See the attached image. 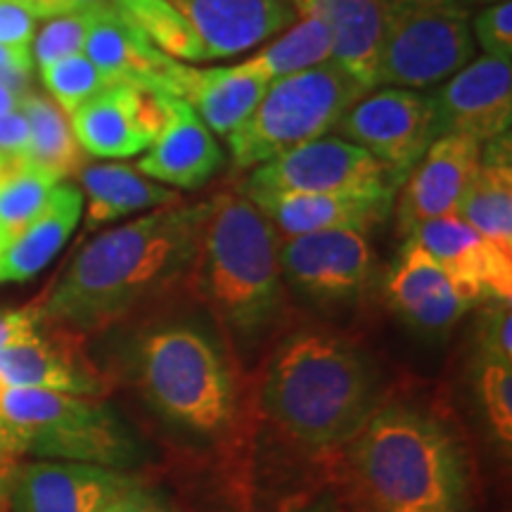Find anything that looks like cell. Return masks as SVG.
<instances>
[{
	"mask_svg": "<svg viewBox=\"0 0 512 512\" xmlns=\"http://www.w3.org/2000/svg\"><path fill=\"white\" fill-rule=\"evenodd\" d=\"M384 399L387 384L373 354L332 328L287 330L261 368V413L309 453L342 448Z\"/></svg>",
	"mask_w": 512,
	"mask_h": 512,
	"instance_id": "277c9868",
	"label": "cell"
},
{
	"mask_svg": "<svg viewBox=\"0 0 512 512\" xmlns=\"http://www.w3.org/2000/svg\"><path fill=\"white\" fill-rule=\"evenodd\" d=\"M105 512H178L169 498L150 489L145 482H140L128 489L124 496L117 498Z\"/></svg>",
	"mask_w": 512,
	"mask_h": 512,
	"instance_id": "74e56055",
	"label": "cell"
},
{
	"mask_svg": "<svg viewBox=\"0 0 512 512\" xmlns=\"http://www.w3.org/2000/svg\"><path fill=\"white\" fill-rule=\"evenodd\" d=\"M164 55L178 62H202L200 38L171 0H112Z\"/></svg>",
	"mask_w": 512,
	"mask_h": 512,
	"instance_id": "f546056e",
	"label": "cell"
},
{
	"mask_svg": "<svg viewBox=\"0 0 512 512\" xmlns=\"http://www.w3.org/2000/svg\"><path fill=\"white\" fill-rule=\"evenodd\" d=\"M69 117L81 150L102 159H124L147 150L164 124L159 95L124 81H112Z\"/></svg>",
	"mask_w": 512,
	"mask_h": 512,
	"instance_id": "9a60e30c",
	"label": "cell"
},
{
	"mask_svg": "<svg viewBox=\"0 0 512 512\" xmlns=\"http://www.w3.org/2000/svg\"><path fill=\"white\" fill-rule=\"evenodd\" d=\"M41 79L64 114H72L76 107L112 83L83 53H74L43 67Z\"/></svg>",
	"mask_w": 512,
	"mask_h": 512,
	"instance_id": "d6a6232c",
	"label": "cell"
},
{
	"mask_svg": "<svg viewBox=\"0 0 512 512\" xmlns=\"http://www.w3.org/2000/svg\"><path fill=\"white\" fill-rule=\"evenodd\" d=\"M143 482L138 472L67 460H22L12 475L5 512H105Z\"/></svg>",
	"mask_w": 512,
	"mask_h": 512,
	"instance_id": "4fadbf2b",
	"label": "cell"
},
{
	"mask_svg": "<svg viewBox=\"0 0 512 512\" xmlns=\"http://www.w3.org/2000/svg\"><path fill=\"white\" fill-rule=\"evenodd\" d=\"M209 214L211 200H178L102 230L38 299L43 320L88 337L138 316L188 283Z\"/></svg>",
	"mask_w": 512,
	"mask_h": 512,
	"instance_id": "6da1fadb",
	"label": "cell"
},
{
	"mask_svg": "<svg viewBox=\"0 0 512 512\" xmlns=\"http://www.w3.org/2000/svg\"><path fill=\"white\" fill-rule=\"evenodd\" d=\"M349 140L387 166L403 183L437 140V110L432 95L415 88L384 86L358 98L335 126Z\"/></svg>",
	"mask_w": 512,
	"mask_h": 512,
	"instance_id": "8fae6325",
	"label": "cell"
},
{
	"mask_svg": "<svg viewBox=\"0 0 512 512\" xmlns=\"http://www.w3.org/2000/svg\"><path fill=\"white\" fill-rule=\"evenodd\" d=\"M266 88L268 81L256 76L245 62L214 69L185 64L181 98L188 100L211 133L228 138L252 117Z\"/></svg>",
	"mask_w": 512,
	"mask_h": 512,
	"instance_id": "d4e9b609",
	"label": "cell"
},
{
	"mask_svg": "<svg viewBox=\"0 0 512 512\" xmlns=\"http://www.w3.org/2000/svg\"><path fill=\"white\" fill-rule=\"evenodd\" d=\"M83 211V192L72 183H57L46 207L8 247L0 249V283H27L60 252Z\"/></svg>",
	"mask_w": 512,
	"mask_h": 512,
	"instance_id": "484cf974",
	"label": "cell"
},
{
	"mask_svg": "<svg viewBox=\"0 0 512 512\" xmlns=\"http://www.w3.org/2000/svg\"><path fill=\"white\" fill-rule=\"evenodd\" d=\"M19 112L29 124V162L55 181L79 174L86 152L76 140L72 124L46 95L27 91L19 98Z\"/></svg>",
	"mask_w": 512,
	"mask_h": 512,
	"instance_id": "83f0119b",
	"label": "cell"
},
{
	"mask_svg": "<svg viewBox=\"0 0 512 512\" xmlns=\"http://www.w3.org/2000/svg\"><path fill=\"white\" fill-rule=\"evenodd\" d=\"M332 57V36L323 19L299 15L297 22L278 41L268 43L259 53L247 57L245 64L264 81H278L304 69L323 64Z\"/></svg>",
	"mask_w": 512,
	"mask_h": 512,
	"instance_id": "f1b7e54d",
	"label": "cell"
},
{
	"mask_svg": "<svg viewBox=\"0 0 512 512\" xmlns=\"http://www.w3.org/2000/svg\"><path fill=\"white\" fill-rule=\"evenodd\" d=\"M81 185L88 197L86 228L95 230L107 223L126 219L131 214L166 207L181 200L176 190L150 181L136 166L126 164H95L79 171Z\"/></svg>",
	"mask_w": 512,
	"mask_h": 512,
	"instance_id": "4316f807",
	"label": "cell"
},
{
	"mask_svg": "<svg viewBox=\"0 0 512 512\" xmlns=\"http://www.w3.org/2000/svg\"><path fill=\"white\" fill-rule=\"evenodd\" d=\"M389 311L422 337H444L484 299L453 280L427 249L406 240L399 259L384 275Z\"/></svg>",
	"mask_w": 512,
	"mask_h": 512,
	"instance_id": "7c38bea8",
	"label": "cell"
},
{
	"mask_svg": "<svg viewBox=\"0 0 512 512\" xmlns=\"http://www.w3.org/2000/svg\"><path fill=\"white\" fill-rule=\"evenodd\" d=\"M287 292L320 311L354 309L377 283V254L361 230H320L280 240Z\"/></svg>",
	"mask_w": 512,
	"mask_h": 512,
	"instance_id": "9c48e42d",
	"label": "cell"
},
{
	"mask_svg": "<svg viewBox=\"0 0 512 512\" xmlns=\"http://www.w3.org/2000/svg\"><path fill=\"white\" fill-rule=\"evenodd\" d=\"M467 226L512 256V143L503 133L482 145L475 174L460 192L456 211Z\"/></svg>",
	"mask_w": 512,
	"mask_h": 512,
	"instance_id": "cb8c5ba5",
	"label": "cell"
},
{
	"mask_svg": "<svg viewBox=\"0 0 512 512\" xmlns=\"http://www.w3.org/2000/svg\"><path fill=\"white\" fill-rule=\"evenodd\" d=\"M91 17L93 8L50 19L46 27L41 29V34L34 36V53H31V57L36 60L38 69L74 53H83Z\"/></svg>",
	"mask_w": 512,
	"mask_h": 512,
	"instance_id": "836d02e7",
	"label": "cell"
},
{
	"mask_svg": "<svg viewBox=\"0 0 512 512\" xmlns=\"http://www.w3.org/2000/svg\"><path fill=\"white\" fill-rule=\"evenodd\" d=\"M0 425L22 456L105 465L138 472L145 451L105 396L53 389L8 387L0 382Z\"/></svg>",
	"mask_w": 512,
	"mask_h": 512,
	"instance_id": "8992f818",
	"label": "cell"
},
{
	"mask_svg": "<svg viewBox=\"0 0 512 512\" xmlns=\"http://www.w3.org/2000/svg\"><path fill=\"white\" fill-rule=\"evenodd\" d=\"M408 240L427 249L453 280L479 294L484 302L512 299V256L491 245L458 214L422 223Z\"/></svg>",
	"mask_w": 512,
	"mask_h": 512,
	"instance_id": "7402d4cb",
	"label": "cell"
},
{
	"mask_svg": "<svg viewBox=\"0 0 512 512\" xmlns=\"http://www.w3.org/2000/svg\"><path fill=\"white\" fill-rule=\"evenodd\" d=\"M83 339L86 337L43 320L34 335L0 349V382L8 387L105 396L110 382L86 354Z\"/></svg>",
	"mask_w": 512,
	"mask_h": 512,
	"instance_id": "5bb4252c",
	"label": "cell"
},
{
	"mask_svg": "<svg viewBox=\"0 0 512 512\" xmlns=\"http://www.w3.org/2000/svg\"><path fill=\"white\" fill-rule=\"evenodd\" d=\"M287 512H347V510H344V505L339 503L335 496H320L311 503L294 505V508L287 510Z\"/></svg>",
	"mask_w": 512,
	"mask_h": 512,
	"instance_id": "60d3db41",
	"label": "cell"
},
{
	"mask_svg": "<svg viewBox=\"0 0 512 512\" xmlns=\"http://www.w3.org/2000/svg\"><path fill=\"white\" fill-rule=\"evenodd\" d=\"M458 3H463L467 10H472V8H486V5L501 3V0H458Z\"/></svg>",
	"mask_w": 512,
	"mask_h": 512,
	"instance_id": "7bdbcfd3",
	"label": "cell"
},
{
	"mask_svg": "<svg viewBox=\"0 0 512 512\" xmlns=\"http://www.w3.org/2000/svg\"><path fill=\"white\" fill-rule=\"evenodd\" d=\"M19 98H22V95L12 91V88L5 86V83H0V114L17 112L19 110Z\"/></svg>",
	"mask_w": 512,
	"mask_h": 512,
	"instance_id": "b9f144b4",
	"label": "cell"
},
{
	"mask_svg": "<svg viewBox=\"0 0 512 512\" xmlns=\"http://www.w3.org/2000/svg\"><path fill=\"white\" fill-rule=\"evenodd\" d=\"M200 38L202 62L242 55L292 27V0H171Z\"/></svg>",
	"mask_w": 512,
	"mask_h": 512,
	"instance_id": "44dd1931",
	"label": "cell"
},
{
	"mask_svg": "<svg viewBox=\"0 0 512 512\" xmlns=\"http://www.w3.org/2000/svg\"><path fill=\"white\" fill-rule=\"evenodd\" d=\"M83 55L110 81H124L155 95H183L185 64L164 55L155 43L114 8L112 0L95 5Z\"/></svg>",
	"mask_w": 512,
	"mask_h": 512,
	"instance_id": "2e32d148",
	"label": "cell"
},
{
	"mask_svg": "<svg viewBox=\"0 0 512 512\" xmlns=\"http://www.w3.org/2000/svg\"><path fill=\"white\" fill-rule=\"evenodd\" d=\"M159 102L164 110L162 131L136 169L150 181L171 188H202L223 166V150L188 100L159 95Z\"/></svg>",
	"mask_w": 512,
	"mask_h": 512,
	"instance_id": "ffe728a7",
	"label": "cell"
},
{
	"mask_svg": "<svg viewBox=\"0 0 512 512\" xmlns=\"http://www.w3.org/2000/svg\"><path fill=\"white\" fill-rule=\"evenodd\" d=\"M437 110V138L456 133L489 143L510 133L512 62L482 55L448 76L432 95Z\"/></svg>",
	"mask_w": 512,
	"mask_h": 512,
	"instance_id": "e0dca14e",
	"label": "cell"
},
{
	"mask_svg": "<svg viewBox=\"0 0 512 512\" xmlns=\"http://www.w3.org/2000/svg\"><path fill=\"white\" fill-rule=\"evenodd\" d=\"M363 93L366 88L332 57L271 81L252 117L226 138L233 166L238 171L254 169L294 147L328 136Z\"/></svg>",
	"mask_w": 512,
	"mask_h": 512,
	"instance_id": "52a82bcc",
	"label": "cell"
},
{
	"mask_svg": "<svg viewBox=\"0 0 512 512\" xmlns=\"http://www.w3.org/2000/svg\"><path fill=\"white\" fill-rule=\"evenodd\" d=\"M475 50L470 10L458 0H387L375 88L434 86L463 69Z\"/></svg>",
	"mask_w": 512,
	"mask_h": 512,
	"instance_id": "ba28073f",
	"label": "cell"
},
{
	"mask_svg": "<svg viewBox=\"0 0 512 512\" xmlns=\"http://www.w3.org/2000/svg\"><path fill=\"white\" fill-rule=\"evenodd\" d=\"M482 159V143L470 136H439L403 178L394 197L396 235L408 240L422 223L456 211L460 192Z\"/></svg>",
	"mask_w": 512,
	"mask_h": 512,
	"instance_id": "ac0fdd59",
	"label": "cell"
},
{
	"mask_svg": "<svg viewBox=\"0 0 512 512\" xmlns=\"http://www.w3.org/2000/svg\"><path fill=\"white\" fill-rule=\"evenodd\" d=\"M470 29L484 55L512 62V0L486 5L470 19Z\"/></svg>",
	"mask_w": 512,
	"mask_h": 512,
	"instance_id": "d590c367",
	"label": "cell"
},
{
	"mask_svg": "<svg viewBox=\"0 0 512 512\" xmlns=\"http://www.w3.org/2000/svg\"><path fill=\"white\" fill-rule=\"evenodd\" d=\"M245 197L266 216L278 240H290L320 230L368 235L389 219L396 192H247Z\"/></svg>",
	"mask_w": 512,
	"mask_h": 512,
	"instance_id": "d6986e66",
	"label": "cell"
},
{
	"mask_svg": "<svg viewBox=\"0 0 512 512\" xmlns=\"http://www.w3.org/2000/svg\"><path fill=\"white\" fill-rule=\"evenodd\" d=\"M401 181L368 150L339 136L311 143L254 166L240 185L247 192H396Z\"/></svg>",
	"mask_w": 512,
	"mask_h": 512,
	"instance_id": "30bf717a",
	"label": "cell"
},
{
	"mask_svg": "<svg viewBox=\"0 0 512 512\" xmlns=\"http://www.w3.org/2000/svg\"><path fill=\"white\" fill-rule=\"evenodd\" d=\"M387 0H299V15L323 19L332 36V60L366 91L375 88L377 53Z\"/></svg>",
	"mask_w": 512,
	"mask_h": 512,
	"instance_id": "603a6c76",
	"label": "cell"
},
{
	"mask_svg": "<svg viewBox=\"0 0 512 512\" xmlns=\"http://www.w3.org/2000/svg\"><path fill=\"white\" fill-rule=\"evenodd\" d=\"M477 358L512 363V309L503 299H486L475 323Z\"/></svg>",
	"mask_w": 512,
	"mask_h": 512,
	"instance_id": "e575fe53",
	"label": "cell"
},
{
	"mask_svg": "<svg viewBox=\"0 0 512 512\" xmlns=\"http://www.w3.org/2000/svg\"><path fill=\"white\" fill-rule=\"evenodd\" d=\"M292 3H294V5H297V3H299V0H292Z\"/></svg>",
	"mask_w": 512,
	"mask_h": 512,
	"instance_id": "ee69618b",
	"label": "cell"
},
{
	"mask_svg": "<svg viewBox=\"0 0 512 512\" xmlns=\"http://www.w3.org/2000/svg\"><path fill=\"white\" fill-rule=\"evenodd\" d=\"M102 375L131 389L171 437L195 451L238 434V358L209 313H164L133 325L110 344Z\"/></svg>",
	"mask_w": 512,
	"mask_h": 512,
	"instance_id": "7a4b0ae2",
	"label": "cell"
},
{
	"mask_svg": "<svg viewBox=\"0 0 512 512\" xmlns=\"http://www.w3.org/2000/svg\"><path fill=\"white\" fill-rule=\"evenodd\" d=\"M344 508L356 512H467L475 463L444 413L415 399H384L335 451Z\"/></svg>",
	"mask_w": 512,
	"mask_h": 512,
	"instance_id": "3957f363",
	"label": "cell"
},
{
	"mask_svg": "<svg viewBox=\"0 0 512 512\" xmlns=\"http://www.w3.org/2000/svg\"><path fill=\"white\" fill-rule=\"evenodd\" d=\"M102 3H107V0H29V10L36 17H60L69 15V12L91 10Z\"/></svg>",
	"mask_w": 512,
	"mask_h": 512,
	"instance_id": "ab89813d",
	"label": "cell"
},
{
	"mask_svg": "<svg viewBox=\"0 0 512 512\" xmlns=\"http://www.w3.org/2000/svg\"><path fill=\"white\" fill-rule=\"evenodd\" d=\"M278 247L273 226L245 195L211 197V214L185 287L200 299L242 363L264 354L283 335L292 313Z\"/></svg>",
	"mask_w": 512,
	"mask_h": 512,
	"instance_id": "5b68a950",
	"label": "cell"
},
{
	"mask_svg": "<svg viewBox=\"0 0 512 512\" xmlns=\"http://www.w3.org/2000/svg\"><path fill=\"white\" fill-rule=\"evenodd\" d=\"M22 3H27V5H29V0H22Z\"/></svg>",
	"mask_w": 512,
	"mask_h": 512,
	"instance_id": "f6af8a7d",
	"label": "cell"
},
{
	"mask_svg": "<svg viewBox=\"0 0 512 512\" xmlns=\"http://www.w3.org/2000/svg\"><path fill=\"white\" fill-rule=\"evenodd\" d=\"M475 396L498 444L512 446V363L475 358Z\"/></svg>",
	"mask_w": 512,
	"mask_h": 512,
	"instance_id": "1f68e13d",
	"label": "cell"
},
{
	"mask_svg": "<svg viewBox=\"0 0 512 512\" xmlns=\"http://www.w3.org/2000/svg\"><path fill=\"white\" fill-rule=\"evenodd\" d=\"M24 456L10 437V432L0 425V512H5V503H8V489L12 482V475L22 463Z\"/></svg>",
	"mask_w": 512,
	"mask_h": 512,
	"instance_id": "f35d334b",
	"label": "cell"
},
{
	"mask_svg": "<svg viewBox=\"0 0 512 512\" xmlns=\"http://www.w3.org/2000/svg\"><path fill=\"white\" fill-rule=\"evenodd\" d=\"M36 19L22 0H0V46L31 55Z\"/></svg>",
	"mask_w": 512,
	"mask_h": 512,
	"instance_id": "8d00e7d4",
	"label": "cell"
},
{
	"mask_svg": "<svg viewBox=\"0 0 512 512\" xmlns=\"http://www.w3.org/2000/svg\"><path fill=\"white\" fill-rule=\"evenodd\" d=\"M57 183L31 164L0 183V249L8 247L41 214Z\"/></svg>",
	"mask_w": 512,
	"mask_h": 512,
	"instance_id": "4dcf8cb0",
	"label": "cell"
}]
</instances>
